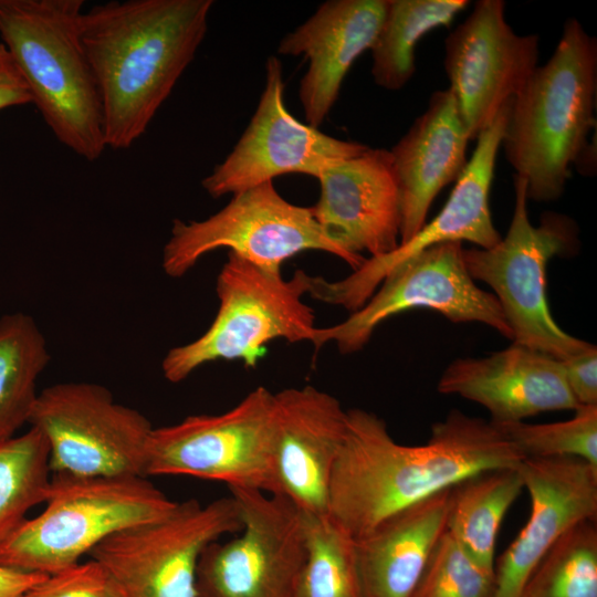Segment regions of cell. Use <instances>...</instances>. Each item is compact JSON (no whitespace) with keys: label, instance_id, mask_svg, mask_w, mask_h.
I'll return each mask as SVG.
<instances>
[{"label":"cell","instance_id":"ffe728a7","mask_svg":"<svg viewBox=\"0 0 597 597\" xmlns=\"http://www.w3.org/2000/svg\"><path fill=\"white\" fill-rule=\"evenodd\" d=\"M438 390L483 406L493 423L579 407L561 360L516 343L486 357L455 359L442 373Z\"/></svg>","mask_w":597,"mask_h":597},{"label":"cell","instance_id":"44dd1931","mask_svg":"<svg viewBox=\"0 0 597 597\" xmlns=\"http://www.w3.org/2000/svg\"><path fill=\"white\" fill-rule=\"evenodd\" d=\"M387 0H331L279 43L282 55H304L308 69L298 97L306 124L318 128L337 101L354 62L370 50L384 20Z\"/></svg>","mask_w":597,"mask_h":597},{"label":"cell","instance_id":"ac0fdd59","mask_svg":"<svg viewBox=\"0 0 597 597\" xmlns=\"http://www.w3.org/2000/svg\"><path fill=\"white\" fill-rule=\"evenodd\" d=\"M531 499L524 527L494 565L492 597H521L531 575L572 526L597 516V467L565 458H526L519 465Z\"/></svg>","mask_w":597,"mask_h":597},{"label":"cell","instance_id":"4fadbf2b","mask_svg":"<svg viewBox=\"0 0 597 597\" xmlns=\"http://www.w3.org/2000/svg\"><path fill=\"white\" fill-rule=\"evenodd\" d=\"M415 308H430L453 323L479 322L512 339L493 293L478 287L463 260L461 242L432 245L392 268L368 301L342 323L317 327L318 350L334 342L343 354L362 349L386 320Z\"/></svg>","mask_w":597,"mask_h":597},{"label":"cell","instance_id":"2e32d148","mask_svg":"<svg viewBox=\"0 0 597 597\" xmlns=\"http://www.w3.org/2000/svg\"><path fill=\"white\" fill-rule=\"evenodd\" d=\"M502 0H479L446 39L444 69L469 139H476L524 86L540 54L536 34L519 35Z\"/></svg>","mask_w":597,"mask_h":597},{"label":"cell","instance_id":"8fae6325","mask_svg":"<svg viewBox=\"0 0 597 597\" xmlns=\"http://www.w3.org/2000/svg\"><path fill=\"white\" fill-rule=\"evenodd\" d=\"M240 527L232 496L205 505L191 499L178 502L163 519L108 536L90 555L112 574L125 597H198L202 552Z\"/></svg>","mask_w":597,"mask_h":597},{"label":"cell","instance_id":"d6a6232c","mask_svg":"<svg viewBox=\"0 0 597 597\" xmlns=\"http://www.w3.org/2000/svg\"><path fill=\"white\" fill-rule=\"evenodd\" d=\"M565 380L578 406H597V349H587L561 360Z\"/></svg>","mask_w":597,"mask_h":597},{"label":"cell","instance_id":"7c38bea8","mask_svg":"<svg viewBox=\"0 0 597 597\" xmlns=\"http://www.w3.org/2000/svg\"><path fill=\"white\" fill-rule=\"evenodd\" d=\"M229 490L241 527L202 552L198 597H293L306 557L304 514L280 494Z\"/></svg>","mask_w":597,"mask_h":597},{"label":"cell","instance_id":"f546056e","mask_svg":"<svg viewBox=\"0 0 597 597\" xmlns=\"http://www.w3.org/2000/svg\"><path fill=\"white\" fill-rule=\"evenodd\" d=\"M494 426L524 459L572 457L597 467V406H579L565 421Z\"/></svg>","mask_w":597,"mask_h":597},{"label":"cell","instance_id":"277c9868","mask_svg":"<svg viewBox=\"0 0 597 597\" xmlns=\"http://www.w3.org/2000/svg\"><path fill=\"white\" fill-rule=\"evenodd\" d=\"M82 7V0H0V36L54 136L92 161L106 145Z\"/></svg>","mask_w":597,"mask_h":597},{"label":"cell","instance_id":"9c48e42d","mask_svg":"<svg viewBox=\"0 0 597 597\" xmlns=\"http://www.w3.org/2000/svg\"><path fill=\"white\" fill-rule=\"evenodd\" d=\"M28 423L49 446L51 474L75 478L146 476L153 426L117 402L104 386L62 383L38 394Z\"/></svg>","mask_w":597,"mask_h":597},{"label":"cell","instance_id":"4316f807","mask_svg":"<svg viewBox=\"0 0 597 597\" xmlns=\"http://www.w3.org/2000/svg\"><path fill=\"white\" fill-rule=\"evenodd\" d=\"M51 475L49 446L38 429L0 441V545L45 502Z\"/></svg>","mask_w":597,"mask_h":597},{"label":"cell","instance_id":"e0dca14e","mask_svg":"<svg viewBox=\"0 0 597 597\" xmlns=\"http://www.w3.org/2000/svg\"><path fill=\"white\" fill-rule=\"evenodd\" d=\"M347 428V410L313 386L274 394L273 493L307 516H325L332 472Z\"/></svg>","mask_w":597,"mask_h":597},{"label":"cell","instance_id":"52a82bcc","mask_svg":"<svg viewBox=\"0 0 597 597\" xmlns=\"http://www.w3.org/2000/svg\"><path fill=\"white\" fill-rule=\"evenodd\" d=\"M515 202L510 228L492 248L463 249L473 280L486 283L512 331L513 343L564 360L591 344L563 331L552 316L546 295V266L556 255L577 249L573 219L545 212L538 226L527 214L526 184L514 175Z\"/></svg>","mask_w":597,"mask_h":597},{"label":"cell","instance_id":"d6986e66","mask_svg":"<svg viewBox=\"0 0 597 597\" xmlns=\"http://www.w3.org/2000/svg\"><path fill=\"white\" fill-rule=\"evenodd\" d=\"M320 199L311 207L320 226L349 255L364 262L392 252L400 241V197L390 151L368 148L337 161L318 177Z\"/></svg>","mask_w":597,"mask_h":597},{"label":"cell","instance_id":"cb8c5ba5","mask_svg":"<svg viewBox=\"0 0 597 597\" xmlns=\"http://www.w3.org/2000/svg\"><path fill=\"white\" fill-rule=\"evenodd\" d=\"M524 489L516 469L484 471L450 490L447 532L482 568L494 574L500 525Z\"/></svg>","mask_w":597,"mask_h":597},{"label":"cell","instance_id":"9a60e30c","mask_svg":"<svg viewBox=\"0 0 597 597\" xmlns=\"http://www.w3.org/2000/svg\"><path fill=\"white\" fill-rule=\"evenodd\" d=\"M511 101L478 136L472 156L446 205L429 223L392 252L366 259L345 279L327 281L316 276L311 296L355 312L368 301L392 268L422 250L444 242L468 241L481 249L498 244L502 237L492 221L490 190Z\"/></svg>","mask_w":597,"mask_h":597},{"label":"cell","instance_id":"f1b7e54d","mask_svg":"<svg viewBox=\"0 0 597 597\" xmlns=\"http://www.w3.org/2000/svg\"><path fill=\"white\" fill-rule=\"evenodd\" d=\"M521 597H597L596 519L575 524L555 542Z\"/></svg>","mask_w":597,"mask_h":597},{"label":"cell","instance_id":"8992f818","mask_svg":"<svg viewBox=\"0 0 597 597\" xmlns=\"http://www.w3.org/2000/svg\"><path fill=\"white\" fill-rule=\"evenodd\" d=\"M311 276L296 270L286 280L229 252L217 277L214 320L200 337L168 350L161 362L164 377L180 383L217 360H239L255 368L274 339L312 343L315 315L303 301L310 293Z\"/></svg>","mask_w":597,"mask_h":597},{"label":"cell","instance_id":"5b68a950","mask_svg":"<svg viewBox=\"0 0 597 597\" xmlns=\"http://www.w3.org/2000/svg\"><path fill=\"white\" fill-rule=\"evenodd\" d=\"M44 510L0 545V565L50 575L108 536L169 515L178 505L145 476L51 475Z\"/></svg>","mask_w":597,"mask_h":597},{"label":"cell","instance_id":"603a6c76","mask_svg":"<svg viewBox=\"0 0 597 597\" xmlns=\"http://www.w3.org/2000/svg\"><path fill=\"white\" fill-rule=\"evenodd\" d=\"M450 490L387 517L354 540L362 597H411L447 530Z\"/></svg>","mask_w":597,"mask_h":597},{"label":"cell","instance_id":"7402d4cb","mask_svg":"<svg viewBox=\"0 0 597 597\" xmlns=\"http://www.w3.org/2000/svg\"><path fill=\"white\" fill-rule=\"evenodd\" d=\"M469 135L450 88L432 93L428 107L390 151L400 197V241L426 224L432 201L467 166Z\"/></svg>","mask_w":597,"mask_h":597},{"label":"cell","instance_id":"d4e9b609","mask_svg":"<svg viewBox=\"0 0 597 597\" xmlns=\"http://www.w3.org/2000/svg\"><path fill=\"white\" fill-rule=\"evenodd\" d=\"M467 0H387L383 23L370 49L375 83L386 90L404 87L416 71L415 50L427 33L449 27Z\"/></svg>","mask_w":597,"mask_h":597},{"label":"cell","instance_id":"83f0119b","mask_svg":"<svg viewBox=\"0 0 597 597\" xmlns=\"http://www.w3.org/2000/svg\"><path fill=\"white\" fill-rule=\"evenodd\" d=\"M304 516L306 557L293 597H362L354 538L328 515Z\"/></svg>","mask_w":597,"mask_h":597},{"label":"cell","instance_id":"ba28073f","mask_svg":"<svg viewBox=\"0 0 597 597\" xmlns=\"http://www.w3.org/2000/svg\"><path fill=\"white\" fill-rule=\"evenodd\" d=\"M221 248L272 274H282L286 260L308 250L333 254L353 271L365 262L349 255L327 234L311 207L285 200L273 181L232 195L227 206L207 219L174 220L163 251V270L181 277L203 255Z\"/></svg>","mask_w":597,"mask_h":597},{"label":"cell","instance_id":"30bf717a","mask_svg":"<svg viewBox=\"0 0 597 597\" xmlns=\"http://www.w3.org/2000/svg\"><path fill=\"white\" fill-rule=\"evenodd\" d=\"M273 416L274 394L260 386L224 412L154 428L146 476L188 475L273 493Z\"/></svg>","mask_w":597,"mask_h":597},{"label":"cell","instance_id":"484cf974","mask_svg":"<svg viewBox=\"0 0 597 597\" xmlns=\"http://www.w3.org/2000/svg\"><path fill=\"white\" fill-rule=\"evenodd\" d=\"M51 357L46 341L32 316L0 318V441L29 421L36 400V379Z\"/></svg>","mask_w":597,"mask_h":597},{"label":"cell","instance_id":"1f68e13d","mask_svg":"<svg viewBox=\"0 0 597 597\" xmlns=\"http://www.w3.org/2000/svg\"><path fill=\"white\" fill-rule=\"evenodd\" d=\"M24 597H125L112 574L96 559L46 575Z\"/></svg>","mask_w":597,"mask_h":597},{"label":"cell","instance_id":"5bb4252c","mask_svg":"<svg viewBox=\"0 0 597 597\" xmlns=\"http://www.w3.org/2000/svg\"><path fill=\"white\" fill-rule=\"evenodd\" d=\"M368 148L324 134L295 118L284 103L282 64L276 56H270L255 113L232 151L201 185L211 197L218 198L273 181L282 175L317 178L333 164Z\"/></svg>","mask_w":597,"mask_h":597},{"label":"cell","instance_id":"836d02e7","mask_svg":"<svg viewBox=\"0 0 597 597\" xmlns=\"http://www.w3.org/2000/svg\"><path fill=\"white\" fill-rule=\"evenodd\" d=\"M32 103L28 85L6 46L0 43V111Z\"/></svg>","mask_w":597,"mask_h":597},{"label":"cell","instance_id":"e575fe53","mask_svg":"<svg viewBox=\"0 0 597 597\" xmlns=\"http://www.w3.org/2000/svg\"><path fill=\"white\" fill-rule=\"evenodd\" d=\"M45 576L0 565V597H24Z\"/></svg>","mask_w":597,"mask_h":597},{"label":"cell","instance_id":"6da1fadb","mask_svg":"<svg viewBox=\"0 0 597 597\" xmlns=\"http://www.w3.org/2000/svg\"><path fill=\"white\" fill-rule=\"evenodd\" d=\"M524 460L491 421L450 411L420 446L397 442L386 422L347 410V428L332 472L327 515L354 540L392 514L474 474L516 469Z\"/></svg>","mask_w":597,"mask_h":597},{"label":"cell","instance_id":"4dcf8cb0","mask_svg":"<svg viewBox=\"0 0 597 597\" xmlns=\"http://www.w3.org/2000/svg\"><path fill=\"white\" fill-rule=\"evenodd\" d=\"M494 574L479 566L446 531L411 597H492Z\"/></svg>","mask_w":597,"mask_h":597},{"label":"cell","instance_id":"3957f363","mask_svg":"<svg viewBox=\"0 0 597 597\" xmlns=\"http://www.w3.org/2000/svg\"><path fill=\"white\" fill-rule=\"evenodd\" d=\"M597 42L576 19H568L551 59L536 66L512 98L501 147L526 198L557 200L570 165L590 150L595 124Z\"/></svg>","mask_w":597,"mask_h":597},{"label":"cell","instance_id":"7a4b0ae2","mask_svg":"<svg viewBox=\"0 0 597 597\" xmlns=\"http://www.w3.org/2000/svg\"><path fill=\"white\" fill-rule=\"evenodd\" d=\"M212 3L108 1L83 11L106 147L129 148L146 132L203 41Z\"/></svg>","mask_w":597,"mask_h":597}]
</instances>
